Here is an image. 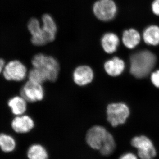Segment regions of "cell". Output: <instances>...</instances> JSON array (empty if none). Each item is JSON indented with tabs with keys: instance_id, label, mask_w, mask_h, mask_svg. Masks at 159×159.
I'll return each instance as SVG.
<instances>
[{
	"instance_id": "obj_1",
	"label": "cell",
	"mask_w": 159,
	"mask_h": 159,
	"mask_svg": "<svg viewBox=\"0 0 159 159\" xmlns=\"http://www.w3.org/2000/svg\"><path fill=\"white\" fill-rule=\"evenodd\" d=\"M131 74L136 78H144L150 73L156 63L155 55L150 51H142L130 57Z\"/></svg>"
},
{
	"instance_id": "obj_2",
	"label": "cell",
	"mask_w": 159,
	"mask_h": 159,
	"mask_svg": "<svg viewBox=\"0 0 159 159\" xmlns=\"http://www.w3.org/2000/svg\"><path fill=\"white\" fill-rule=\"evenodd\" d=\"M33 67L39 69L46 74L48 81L54 82L59 76L60 65L57 59L53 56L39 53L32 57Z\"/></svg>"
},
{
	"instance_id": "obj_3",
	"label": "cell",
	"mask_w": 159,
	"mask_h": 159,
	"mask_svg": "<svg viewBox=\"0 0 159 159\" xmlns=\"http://www.w3.org/2000/svg\"><path fill=\"white\" fill-rule=\"evenodd\" d=\"M95 16L102 21H109L116 15L117 8L113 0H98L93 7Z\"/></svg>"
},
{
	"instance_id": "obj_4",
	"label": "cell",
	"mask_w": 159,
	"mask_h": 159,
	"mask_svg": "<svg viewBox=\"0 0 159 159\" xmlns=\"http://www.w3.org/2000/svg\"><path fill=\"white\" fill-rule=\"evenodd\" d=\"M107 120L113 127L124 124L129 115V108L123 103H111L107 108Z\"/></svg>"
},
{
	"instance_id": "obj_5",
	"label": "cell",
	"mask_w": 159,
	"mask_h": 159,
	"mask_svg": "<svg viewBox=\"0 0 159 159\" xmlns=\"http://www.w3.org/2000/svg\"><path fill=\"white\" fill-rule=\"evenodd\" d=\"M131 144L138 150V156L141 159H153L157 155V151L152 142L145 136L134 137Z\"/></svg>"
},
{
	"instance_id": "obj_6",
	"label": "cell",
	"mask_w": 159,
	"mask_h": 159,
	"mask_svg": "<svg viewBox=\"0 0 159 159\" xmlns=\"http://www.w3.org/2000/svg\"><path fill=\"white\" fill-rule=\"evenodd\" d=\"M3 73L5 79L10 81H22L28 75L26 66L17 60L11 61L6 65Z\"/></svg>"
},
{
	"instance_id": "obj_7",
	"label": "cell",
	"mask_w": 159,
	"mask_h": 159,
	"mask_svg": "<svg viewBox=\"0 0 159 159\" xmlns=\"http://www.w3.org/2000/svg\"><path fill=\"white\" fill-rule=\"evenodd\" d=\"M108 131L103 126L94 125L89 129L86 134V142L94 150H99L105 140Z\"/></svg>"
},
{
	"instance_id": "obj_8",
	"label": "cell",
	"mask_w": 159,
	"mask_h": 159,
	"mask_svg": "<svg viewBox=\"0 0 159 159\" xmlns=\"http://www.w3.org/2000/svg\"><path fill=\"white\" fill-rule=\"evenodd\" d=\"M21 96L27 102H34L44 99L45 92L42 84L28 80L22 88Z\"/></svg>"
},
{
	"instance_id": "obj_9",
	"label": "cell",
	"mask_w": 159,
	"mask_h": 159,
	"mask_svg": "<svg viewBox=\"0 0 159 159\" xmlns=\"http://www.w3.org/2000/svg\"><path fill=\"white\" fill-rule=\"evenodd\" d=\"M28 28L31 34V42L35 46H43L48 42L43 31L42 23L35 18L29 20Z\"/></svg>"
},
{
	"instance_id": "obj_10",
	"label": "cell",
	"mask_w": 159,
	"mask_h": 159,
	"mask_svg": "<svg viewBox=\"0 0 159 159\" xmlns=\"http://www.w3.org/2000/svg\"><path fill=\"white\" fill-rule=\"evenodd\" d=\"M94 77V71L89 66L80 65L77 67L73 73V79L77 85L85 86L92 82Z\"/></svg>"
},
{
	"instance_id": "obj_11",
	"label": "cell",
	"mask_w": 159,
	"mask_h": 159,
	"mask_svg": "<svg viewBox=\"0 0 159 159\" xmlns=\"http://www.w3.org/2000/svg\"><path fill=\"white\" fill-rule=\"evenodd\" d=\"M35 123L31 117L27 115L16 116L11 122V127L17 134L28 133L34 128Z\"/></svg>"
},
{
	"instance_id": "obj_12",
	"label": "cell",
	"mask_w": 159,
	"mask_h": 159,
	"mask_svg": "<svg viewBox=\"0 0 159 159\" xmlns=\"http://www.w3.org/2000/svg\"><path fill=\"white\" fill-rule=\"evenodd\" d=\"M43 31L48 43L52 42L56 38L57 32V24L54 18L48 14H45L42 18Z\"/></svg>"
},
{
	"instance_id": "obj_13",
	"label": "cell",
	"mask_w": 159,
	"mask_h": 159,
	"mask_svg": "<svg viewBox=\"0 0 159 159\" xmlns=\"http://www.w3.org/2000/svg\"><path fill=\"white\" fill-rule=\"evenodd\" d=\"M125 63L119 57H115L106 61L104 70L110 76L116 77L122 74L125 69Z\"/></svg>"
},
{
	"instance_id": "obj_14",
	"label": "cell",
	"mask_w": 159,
	"mask_h": 159,
	"mask_svg": "<svg viewBox=\"0 0 159 159\" xmlns=\"http://www.w3.org/2000/svg\"><path fill=\"white\" fill-rule=\"evenodd\" d=\"M119 44V38L116 34L112 32L105 33L101 39L102 49L107 54H112L116 52Z\"/></svg>"
},
{
	"instance_id": "obj_15",
	"label": "cell",
	"mask_w": 159,
	"mask_h": 159,
	"mask_svg": "<svg viewBox=\"0 0 159 159\" xmlns=\"http://www.w3.org/2000/svg\"><path fill=\"white\" fill-rule=\"evenodd\" d=\"M27 101L21 96H15L8 100V105L11 112L16 116L24 115L27 109Z\"/></svg>"
},
{
	"instance_id": "obj_16",
	"label": "cell",
	"mask_w": 159,
	"mask_h": 159,
	"mask_svg": "<svg viewBox=\"0 0 159 159\" xmlns=\"http://www.w3.org/2000/svg\"><path fill=\"white\" fill-rule=\"evenodd\" d=\"M122 41L126 48L129 49H133L140 43L141 35L135 29H129L123 32Z\"/></svg>"
},
{
	"instance_id": "obj_17",
	"label": "cell",
	"mask_w": 159,
	"mask_h": 159,
	"mask_svg": "<svg viewBox=\"0 0 159 159\" xmlns=\"http://www.w3.org/2000/svg\"><path fill=\"white\" fill-rule=\"evenodd\" d=\"M16 142L14 137L9 134L0 133V149L3 153H11L15 150Z\"/></svg>"
},
{
	"instance_id": "obj_18",
	"label": "cell",
	"mask_w": 159,
	"mask_h": 159,
	"mask_svg": "<svg viewBox=\"0 0 159 159\" xmlns=\"http://www.w3.org/2000/svg\"><path fill=\"white\" fill-rule=\"evenodd\" d=\"M144 42L149 45L157 46L159 44V27L151 25L146 28L143 33Z\"/></svg>"
},
{
	"instance_id": "obj_19",
	"label": "cell",
	"mask_w": 159,
	"mask_h": 159,
	"mask_svg": "<svg viewBox=\"0 0 159 159\" xmlns=\"http://www.w3.org/2000/svg\"><path fill=\"white\" fill-rule=\"evenodd\" d=\"M28 159H48V153L46 148L39 144L31 145L27 152Z\"/></svg>"
},
{
	"instance_id": "obj_20",
	"label": "cell",
	"mask_w": 159,
	"mask_h": 159,
	"mask_svg": "<svg viewBox=\"0 0 159 159\" xmlns=\"http://www.w3.org/2000/svg\"><path fill=\"white\" fill-rule=\"evenodd\" d=\"M116 147V142L114 137L108 132L102 147L99 149V152L102 155L107 156L110 155L114 152Z\"/></svg>"
},
{
	"instance_id": "obj_21",
	"label": "cell",
	"mask_w": 159,
	"mask_h": 159,
	"mask_svg": "<svg viewBox=\"0 0 159 159\" xmlns=\"http://www.w3.org/2000/svg\"><path fill=\"white\" fill-rule=\"evenodd\" d=\"M29 80L42 84L46 81H48L47 76L39 69L33 67L28 73Z\"/></svg>"
},
{
	"instance_id": "obj_22",
	"label": "cell",
	"mask_w": 159,
	"mask_h": 159,
	"mask_svg": "<svg viewBox=\"0 0 159 159\" xmlns=\"http://www.w3.org/2000/svg\"><path fill=\"white\" fill-rule=\"evenodd\" d=\"M152 82L157 87L159 88V70L154 72L151 75Z\"/></svg>"
},
{
	"instance_id": "obj_23",
	"label": "cell",
	"mask_w": 159,
	"mask_h": 159,
	"mask_svg": "<svg viewBox=\"0 0 159 159\" xmlns=\"http://www.w3.org/2000/svg\"><path fill=\"white\" fill-rule=\"evenodd\" d=\"M152 9L154 14L159 16V0H155L152 5Z\"/></svg>"
},
{
	"instance_id": "obj_24",
	"label": "cell",
	"mask_w": 159,
	"mask_h": 159,
	"mask_svg": "<svg viewBox=\"0 0 159 159\" xmlns=\"http://www.w3.org/2000/svg\"><path fill=\"white\" fill-rule=\"evenodd\" d=\"M119 159H138V157L132 152H126L123 154Z\"/></svg>"
},
{
	"instance_id": "obj_25",
	"label": "cell",
	"mask_w": 159,
	"mask_h": 159,
	"mask_svg": "<svg viewBox=\"0 0 159 159\" xmlns=\"http://www.w3.org/2000/svg\"><path fill=\"white\" fill-rule=\"evenodd\" d=\"M5 66L6 65H5V62L4 60L0 58V74L3 72Z\"/></svg>"
}]
</instances>
